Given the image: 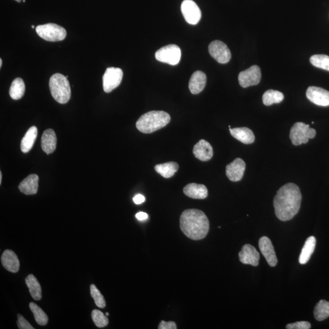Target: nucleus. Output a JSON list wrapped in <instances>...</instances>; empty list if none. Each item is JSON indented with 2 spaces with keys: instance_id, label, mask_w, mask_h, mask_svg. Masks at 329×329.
<instances>
[{
  "instance_id": "nucleus-1",
  "label": "nucleus",
  "mask_w": 329,
  "mask_h": 329,
  "mask_svg": "<svg viewBox=\"0 0 329 329\" xmlns=\"http://www.w3.org/2000/svg\"><path fill=\"white\" fill-rule=\"evenodd\" d=\"M301 201L302 195L298 186L293 183L282 186L273 202L276 216L282 222L292 219L299 212Z\"/></svg>"
},
{
  "instance_id": "nucleus-2",
  "label": "nucleus",
  "mask_w": 329,
  "mask_h": 329,
  "mask_svg": "<svg viewBox=\"0 0 329 329\" xmlns=\"http://www.w3.org/2000/svg\"><path fill=\"white\" fill-rule=\"evenodd\" d=\"M209 227V220L201 210H185L180 217V228L182 232L191 240H200L206 237Z\"/></svg>"
},
{
  "instance_id": "nucleus-3",
  "label": "nucleus",
  "mask_w": 329,
  "mask_h": 329,
  "mask_svg": "<svg viewBox=\"0 0 329 329\" xmlns=\"http://www.w3.org/2000/svg\"><path fill=\"white\" fill-rule=\"evenodd\" d=\"M170 120V115L166 112L153 111L140 117L136 123V127L141 132L151 133L164 128Z\"/></svg>"
},
{
  "instance_id": "nucleus-4",
  "label": "nucleus",
  "mask_w": 329,
  "mask_h": 329,
  "mask_svg": "<svg viewBox=\"0 0 329 329\" xmlns=\"http://www.w3.org/2000/svg\"><path fill=\"white\" fill-rule=\"evenodd\" d=\"M52 97L59 103L66 104L71 98V88L67 77L60 73L53 74L49 79Z\"/></svg>"
},
{
  "instance_id": "nucleus-5",
  "label": "nucleus",
  "mask_w": 329,
  "mask_h": 329,
  "mask_svg": "<svg viewBox=\"0 0 329 329\" xmlns=\"http://www.w3.org/2000/svg\"><path fill=\"white\" fill-rule=\"evenodd\" d=\"M36 33L42 39L48 42H58L66 39V30L57 24L47 23L36 27Z\"/></svg>"
},
{
  "instance_id": "nucleus-6",
  "label": "nucleus",
  "mask_w": 329,
  "mask_h": 329,
  "mask_svg": "<svg viewBox=\"0 0 329 329\" xmlns=\"http://www.w3.org/2000/svg\"><path fill=\"white\" fill-rule=\"evenodd\" d=\"M315 129L310 128L309 125L302 122H297L291 129L290 138L294 145L307 144L309 139L316 135Z\"/></svg>"
},
{
  "instance_id": "nucleus-7",
  "label": "nucleus",
  "mask_w": 329,
  "mask_h": 329,
  "mask_svg": "<svg viewBox=\"0 0 329 329\" xmlns=\"http://www.w3.org/2000/svg\"><path fill=\"white\" fill-rule=\"evenodd\" d=\"M155 57L161 63L176 66L179 63L181 60V49L176 45H167L157 51Z\"/></svg>"
},
{
  "instance_id": "nucleus-8",
  "label": "nucleus",
  "mask_w": 329,
  "mask_h": 329,
  "mask_svg": "<svg viewBox=\"0 0 329 329\" xmlns=\"http://www.w3.org/2000/svg\"><path fill=\"white\" fill-rule=\"evenodd\" d=\"M123 72L120 68H107L102 77L105 92L110 93L119 87L122 83Z\"/></svg>"
},
{
  "instance_id": "nucleus-9",
  "label": "nucleus",
  "mask_w": 329,
  "mask_h": 329,
  "mask_svg": "<svg viewBox=\"0 0 329 329\" xmlns=\"http://www.w3.org/2000/svg\"><path fill=\"white\" fill-rule=\"evenodd\" d=\"M209 53L220 64L229 63L231 59V52L228 46L220 40H215L209 46Z\"/></svg>"
},
{
  "instance_id": "nucleus-10",
  "label": "nucleus",
  "mask_w": 329,
  "mask_h": 329,
  "mask_svg": "<svg viewBox=\"0 0 329 329\" xmlns=\"http://www.w3.org/2000/svg\"><path fill=\"white\" fill-rule=\"evenodd\" d=\"M261 70L259 66H253L241 71L238 75V81L243 88L258 85L261 79Z\"/></svg>"
},
{
  "instance_id": "nucleus-11",
  "label": "nucleus",
  "mask_w": 329,
  "mask_h": 329,
  "mask_svg": "<svg viewBox=\"0 0 329 329\" xmlns=\"http://www.w3.org/2000/svg\"><path fill=\"white\" fill-rule=\"evenodd\" d=\"M181 11L185 20L190 24H197L201 18V11L192 0H184L182 3Z\"/></svg>"
},
{
  "instance_id": "nucleus-12",
  "label": "nucleus",
  "mask_w": 329,
  "mask_h": 329,
  "mask_svg": "<svg viewBox=\"0 0 329 329\" xmlns=\"http://www.w3.org/2000/svg\"><path fill=\"white\" fill-rule=\"evenodd\" d=\"M307 98L319 106H329V92L318 87H309L306 92Z\"/></svg>"
},
{
  "instance_id": "nucleus-13",
  "label": "nucleus",
  "mask_w": 329,
  "mask_h": 329,
  "mask_svg": "<svg viewBox=\"0 0 329 329\" xmlns=\"http://www.w3.org/2000/svg\"><path fill=\"white\" fill-rule=\"evenodd\" d=\"M246 163L240 158H237L226 166V173L230 181L238 182L243 178Z\"/></svg>"
},
{
  "instance_id": "nucleus-14",
  "label": "nucleus",
  "mask_w": 329,
  "mask_h": 329,
  "mask_svg": "<svg viewBox=\"0 0 329 329\" xmlns=\"http://www.w3.org/2000/svg\"><path fill=\"white\" fill-rule=\"evenodd\" d=\"M240 261L245 265H259L260 254L255 247L250 244H244L238 254Z\"/></svg>"
},
{
  "instance_id": "nucleus-15",
  "label": "nucleus",
  "mask_w": 329,
  "mask_h": 329,
  "mask_svg": "<svg viewBox=\"0 0 329 329\" xmlns=\"http://www.w3.org/2000/svg\"><path fill=\"white\" fill-rule=\"evenodd\" d=\"M259 246L260 251H261L268 265L272 267H275L277 265V257H276L274 246H273L270 239L267 237L260 238L259 241Z\"/></svg>"
},
{
  "instance_id": "nucleus-16",
  "label": "nucleus",
  "mask_w": 329,
  "mask_h": 329,
  "mask_svg": "<svg viewBox=\"0 0 329 329\" xmlns=\"http://www.w3.org/2000/svg\"><path fill=\"white\" fill-rule=\"evenodd\" d=\"M193 153L198 160L206 162L212 159L213 155V148L209 142L201 140L195 145Z\"/></svg>"
},
{
  "instance_id": "nucleus-17",
  "label": "nucleus",
  "mask_w": 329,
  "mask_h": 329,
  "mask_svg": "<svg viewBox=\"0 0 329 329\" xmlns=\"http://www.w3.org/2000/svg\"><path fill=\"white\" fill-rule=\"evenodd\" d=\"M1 261L4 268L9 272L15 273L19 270V260L14 251L6 250L2 254Z\"/></svg>"
},
{
  "instance_id": "nucleus-18",
  "label": "nucleus",
  "mask_w": 329,
  "mask_h": 329,
  "mask_svg": "<svg viewBox=\"0 0 329 329\" xmlns=\"http://www.w3.org/2000/svg\"><path fill=\"white\" fill-rule=\"evenodd\" d=\"M207 77L206 74L201 71H197L192 74L190 82H189V89L192 94L197 95L203 91L206 85Z\"/></svg>"
},
{
  "instance_id": "nucleus-19",
  "label": "nucleus",
  "mask_w": 329,
  "mask_h": 329,
  "mask_svg": "<svg viewBox=\"0 0 329 329\" xmlns=\"http://www.w3.org/2000/svg\"><path fill=\"white\" fill-rule=\"evenodd\" d=\"M186 196L196 200H204L208 196V190L206 186L191 183L186 185L183 189Z\"/></svg>"
},
{
  "instance_id": "nucleus-20",
  "label": "nucleus",
  "mask_w": 329,
  "mask_h": 329,
  "mask_svg": "<svg viewBox=\"0 0 329 329\" xmlns=\"http://www.w3.org/2000/svg\"><path fill=\"white\" fill-rule=\"evenodd\" d=\"M39 176L37 175H30L24 179L18 186L21 193L26 195H35L38 191Z\"/></svg>"
},
{
  "instance_id": "nucleus-21",
  "label": "nucleus",
  "mask_w": 329,
  "mask_h": 329,
  "mask_svg": "<svg viewBox=\"0 0 329 329\" xmlns=\"http://www.w3.org/2000/svg\"><path fill=\"white\" fill-rule=\"evenodd\" d=\"M57 138L53 130L49 129L43 133L41 147L43 151L47 154H51L57 148Z\"/></svg>"
},
{
  "instance_id": "nucleus-22",
  "label": "nucleus",
  "mask_w": 329,
  "mask_h": 329,
  "mask_svg": "<svg viewBox=\"0 0 329 329\" xmlns=\"http://www.w3.org/2000/svg\"><path fill=\"white\" fill-rule=\"evenodd\" d=\"M229 130L233 138L244 144H251L255 141L254 133L249 128L243 127V128H231Z\"/></svg>"
},
{
  "instance_id": "nucleus-23",
  "label": "nucleus",
  "mask_w": 329,
  "mask_h": 329,
  "mask_svg": "<svg viewBox=\"0 0 329 329\" xmlns=\"http://www.w3.org/2000/svg\"><path fill=\"white\" fill-rule=\"evenodd\" d=\"M316 243V240L315 237L311 236L307 239L299 258V262L300 264L304 265L309 262L312 254L314 252Z\"/></svg>"
},
{
  "instance_id": "nucleus-24",
  "label": "nucleus",
  "mask_w": 329,
  "mask_h": 329,
  "mask_svg": "<svg viewBox=\"0 0 329 329\" xmlns=\"http://www.w3.org/2000/svg\"><path fill=\"white\" fill-rule=\"evenodd\" d=\"M37 128L32 126L28 130L21 142V150L24 153H29L32 150L37 136Z\"/></svg>"
},
{
  "instance_id": "nucleus-25",
  "label": "nucleus",
  "mask_w": 329,
  "mask_h": 329,
  "mask_svg": "<svg viewBox=\"0 0 329 329\" xmlns=\"http://www.w3.org/2000/svg\"><path fill=\"white\" fill-rule=\"evenodd\" d=\"M179 164L175 162H169L162 164H158L155 166L154 169L157 173L164 178H172L179 170Z\"/></svg>"
},
{
  "instance_id": "nucleus-26",
  "label": "nucleus",
  "mask_w": 329,
  "mask_h": 329,
  "mask_svg": "<svg viewBox=\"0 0 329 329\" xmlns=\"http://www.w3.org/2000/svg\"><path fill=\"white\" fill-rule=\"evenodd\" d=\"M26 284L29 288L31 295L34 300H39L42 299V288L37 278L33 275L27 276L25 279Z\"/></svg>"
},
{
  "instance_id": "nucleus-27",
  "label": "nucleus",
  "mask_w": 329,
  "mask_h": 329,
  "mask_svg": "<svg viewBox=\"0 0 329 329\" xmlns=\"http://www.w3.org/2000/svg\"><path fill=\"white\" fill-rule=\"evenodd\" d=\"M24 92H25V85L23 80L20 77H17L11 84V88L9 89V95L14 100H18L23 97Z\"/></svg>"
},
{
  "instance_id": "nucleus-28",
  "label": "nucleus",
  "mask_w": 329,
  "mask_h": 329,
  "mask_svg": "<svg viewBox=\"0 0 329 329\" xmlns=\"http://www.w3.org/2000/svg\"><path fill=\"white\" fill-rule=\"evenodd\" d=\"M284 95L282 92L268 90L264 93L262 97L263 104L265 105H271L273 104L280 103L284 100Z\"/></svg>"
},
{
  "instance_id": "nucleus-29",
  "label": "nucleus",
  "mask_w": 329,
  "mask_h": 329,
  "mask_svg": "<svg viewBox=\"0 0 329 329\" xmlns=\"http://www.w3.org/2000/svg\"><path fill=\"white\" fill-rule=\"evenodd\" d=\"M314 316L316 320L322 321L329 317V302L321 300L316 306Z\"/></svg>"
},
{
  "instance_id": "nucleus-30",
  "label": "nucleus",
  "mask_w": 329,
  "mask_h": 329,
  "mask_svg": "<svg viewBox=\"0 0 329 329\" xmlns=\"http://www.w3.org/2000/svg\"><path fill=\"white\" fill-rule=\"evenodd\" d=\"M30 308L33 313L37 323L40 325H45L48 322V316L39 306L34 303L30 304Z\"/></svg>"
},
{
  "instance_id": "nucleus-31",
  "label": "nucleus",
  "mask_w": 329,
  "mask_h": 329,
  "mask_svg": "<svg viewBox=\"0 0 329 329\" xmlns=\"http://www.w3.org/2000/svg\"><path fill=\"white\" fill-rule=\"evenodd\" d=\"M313 66L329 71V57L324 54L313 55L310 59Z\"/></svg>"
},
{
  "instance_id": "nucleus-32",
  "label": "nucleus",
  "mask_w": 329,
  "mask_h": 329,
  "mask_svg": "<svg viewBox=\"0 0 329 329\" xmlns=\"http://www.w3.org/2000/svg\"><path fill=\"white\" fill-rule=\"evenodd\" d=\"M92 318L94 324L99 328H102L108 324L107 316L98 310H94L92 312Z\"/></svg>"
},
{
  "instance_id": "nucleus-33",
  "label": "nucleus",
  "mask_w": 329,
  "mask_h": 329,
  "mask_svg": "<svg viewBox=\"0 0 329 329\" xmlns=\"http://www.w3.org/2000/svg\"><path fill=\"white\" fill-rule=\"evenodd\" d=\"M90 290H91V294L95 301L96 305L99 308H104L105 306H106L104 297L102 296V294L99 291L97 287L95 286V285L92 284L91 287H90Z\"/></svg>"
},
{
  "instance_id": "nucleus-34",
  "label": "nucleus",
  "mask_w": 329,
  "mask_h": 329,
  "mask_svg": "<svg viewBox=\"0 0 329 329\" xmlns=\"http://www.w3.org/2000/svg\"><path fill=\"white\" fill-rule=\"evenodd\" d=\"M286 328L288 329H309L311 328V324L307 321H299L288 324L287 325Z\"/></svg>"
},
{
  "instance_id": "nucleus-35",
  "label": "nucleus",
  "mask_w": 329,
  "mask_h": 329,
  "mask_svg": "<svg viewBox=\"0 0 329 329\" xmlns=\"http://www.w3.org/2000/svg\"><path fill=\"white\" fill-rule=\"evenodd\" d=\"M17 325L20 329H34V328L26 320L22 315H18Z\"/></svg>"
},
{
  "instance_id": "nucleus-36",
  "label": "nucleus",
  "mask_w": 329,
  "mask_h": 329,
  "mask_svg": "<svg viewBox=\"0 0 329 329\" xmlns=\"http://www.w3.org/2000/svg\"><path fill=\"white\" fill-rule=\"evenodd\" d=\"M159 329H176L177 325L175 322L173 321H169L166 322L164 321H162L160 322L159 327Z\"/></svg>"
},
{
  "instance_id": "nucleus-37",
  "label": "nucleus",
  "mask_w": 329,
  "mask_h": 329,
  "mask_svg": "<svg viewBox=\"0 0 329 329\" xmlns=\"http://www.w3.org/2000/svg\"><path fill=\"white\" fill-rule=\"evenodd\" d=\"M133 201L136 204H141L145 201V197L144 195L138 194L133 197Z\"/></svg>"
},
{
  "instance_id": "nucleus-38",
  "label": "nucleus",
  "mask_w": 329,
  "mask_h": 329,
  "mask_svg": "<svg viewBox=\"0 0 329 329\" xmlns=\"http://www.w3.org/2000/svg\"><path fill=\"white\" fill-rule=\"evenodd\" d=\"M135 217L136 219L139 220V221H144V220L148 219V215L147 213L141 212L136 213Z\"/></svg>"
},
{
  "instance_id": "nucleus-39",
  "label": "nucleus",
  "mask_w": 329,
  "mask_h": 329,
  "mask_svg": "<svg viewBox=\"0 0 329 329\" xmlns=\"http://www.w3.org/2000/svg\"><path fill=\"white\" fill-rule=\"evenodd\" d=\"M2 173L0 172V184H2Z\"/></svg>"
},
{
  "instance_id": "nucleus-40",
  "label": "nucleus",
  "mask_w": 329,
  "mask_h": 329,
  "mask_svg": "<svg viewBox=\"0 0 329 329\" xmlns=\"http://www.w3.org/2000/svg\"><path fill=\"white\" fill-rule=\"evenodd\" d=\"M3 61L2 59H0V67H2Z\"/></svg>"
},
{
  "instance_id": "nucleus-41",
  "label": "nucleus",
  "mask_w": 329,
  "mask_h": 329,
  "mask_svg": "<svg viewBox=\"0 0 329 329\" xmlns=\"http://www.w3.org/2000/svg\"><path fill=\"white\" fill-rule=\"evenodd\" d=\"M15 1H16V2H18V3H20L21 2V0H15Z\"/></svg>"
},
{
  "instance_id": "nucleus-42",
  "label": "nucleus",
  "mask_w": 329,
  "mask_h": 329,
  "mask_svg": "<svg viewBox=\"0 0 329 329\" xmlns=\"http://www.w3.org/2000/svg\"><path fill=\"white\" fill-rule=\"evenodd\" d=\"M105 315L108 316V315H109V314H108V313L107 312L106 313H105Z\"/></svg>"
},
{
  "instance_id": "nucleus-43",
  "label": "nucleus",
  "mask_w": 329,
  "mask_h": 329,
  "mask_svg": "<svg viewBox=\"0 0 329 329\" xmlns=\"http://www.w3.org/2000/svg\"><path fill=\"white\" fill-rule=\"evenodd\" d=\"M32 29H35V26H34V25H33V26H32Z\"/></svg>"
}]
</instances>
